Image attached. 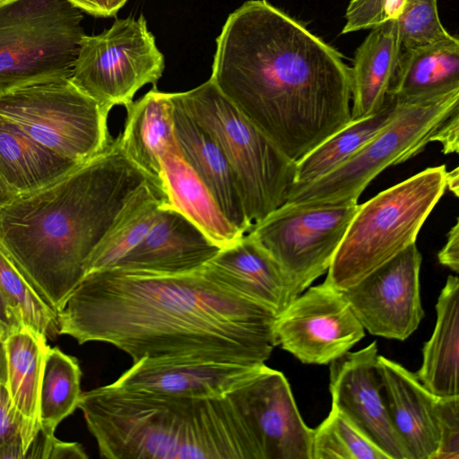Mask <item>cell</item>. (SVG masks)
I'll return each mask as SVG.
<instances>
[{
    "instance_id": "6",
    "label": "cell",
    "mask_w": 459,
    "mask_h": 459,
    "mask_svg": "<svg viewBox=\"0 0 459 459\" xmlns=\"http://www.w3.org/2000/svg\"><path fill=\"white\" fill-rule=\"evenodd\" d=\"M396 116L357 153L307 184H293L287 203H358L369 183L439 142L443 152H458L459 90L429 102L399 105Z\"/></svg>"
},
{
    "instance_id": "34",
    "label": "cell",
    "mask_w": 459,
    "mask_h": 459,
    "mask_svg": "<svg viewBox=\"0 0 459 459\" xmlns=\"http://www.w3.org/2000/svg\"><path fill=\"white\" fill-rule=\"evenodd\" d=\"M406 3L407 0H351L341 34L375 29L388 21L397 20Z\"/></svg>"
},
{
    "instance_id": "28",
    "label": "cell",
    "mask_w": 459,
    "mask_h": 459,
    "mask_svg": "<svg viewBox=\"0 0 459 459\" xmlns=\"http://www.w3.org/2000/svg\"><path fill=\"white\" fill-rule=\"evenodd\" d=\"M166 203L165 193L152 182L141 186L84 262V275L115 267L143 240Z\"/></svg>"
},
{
    "instance_id": "20",
    "label": "cell",
    "mask_w": 459,
    "mask_h": 459,
    "mask_svg": "<svg viewBox=\"0 0 459 459\" xmlns=\"http://www.w3.org/2000/svg\"><path fill=\"white\" fill-rule=\"evenodd\" d=\"M172 103L175 138L182 155L229 221L242 233H247L251 227L237 179L225 155L205 129L173 100Z\"/></svg>"
},
{
    "instance_id": "22",
    "label": "cell",
    "mask_w": 459,
    "mask_h": 459,
    "mask_svg": "<svg viewBox=\"0 0 459 459\" xmlns=\"http://www.w3.org/2000/svg\"><path fill=\"white\" fill-rule=\"evenodd\" d=\"M125 108L124 129L117 136L120 148L163 191L160 157L176 141L170 92L160 91L155 85Z\"/></svg>"
},
{
    "instance_id": "23",
    "label": "cell",
    "mask_w": 459,
    "mask_h": 459,
    "mask_svg": "<svg viewBox=\"0 0 459 459\" xmlns=\"http://www.w3.org/2000/svg\"><path fill=\"white\" fill-rule=\"evenodd\" d=\"M160 168L168 204L195 224L221 249L244 235L226 218L210 190L182 155L176 141L161 155Z\"/></svg>"
},
{
    "instance_id": "4",
    "label": "cell",
    "mask_w": 459,
    "mask_h": 459,
    "mask_svg": "<svg viewBox=\"0 0 459 459\" xmlns=\"http://www.w3.org/2000/svg\"><path fill=\"white\" fill-rule=\"evenodd\" d=\"M246 383L221 397L109 384L82 393L78 408L103 458L265 459L247 408Z\"/></svg>"
},
{
    "instance_id": "8",
    "label": "cell",
    "mask_w": 459,
    "mask_h": 459,
    "mask_svg": "<svg viewBox=\"0 0 459 459\" xmlns=\"http://www.w3.org/2000/svg\"><path fill=\"white\" fill-rule=\"evenodd\" d=\"M82 11L67 0L0 4V96L69 79L85 35Z\"/></svg>"
},
{
    "instance_id": "40",
    "label": "cell",
    "mask_w": 459,
    "mask_h": 459,
    "mask_svg": "<svg viewBox=\"0 0 459 459\" xmlns=\"http://www.w3.org/2000/svg\"><path fill=\"white\" fill-rule=\"evenodd\" d=\"M439 263L455 273L459 271V222L458 220L447 234V240L437 255Z\"/></svg>"
},
{
    "instance_id": "13",
    "label": "cell",
    "mask_w": 459,
    "mask_h": 459,
    "mask_svg": "<svg viewBox=\"0 0 459 459\" xmlns=\"http://www.w3.org/2000/svg\"><path fill=\"white\" fill-rule=\"evenodd\" d=\"M421 261L414 243L342 291L369 333L404 341L418 328L424 316L420 295Z\"/></svg>"
},
{
    "instance_id": "30",
    "label": "cell",
    "mask_w": 459,
    "mask_h": 459,
    "mask_svg": "<svg viewBox=\"0 0 459 459\" xmlns=\"http://www.w3.org/2000/svg\"><path fill=\"white\" fill-rule=\"evenodd\" d=\"M78 360L58 347H48L39 393L40 431L53 436L57 425L78 408L82 396Z\"/></svg>"
},
{
    "instance_id": "43",
    "label": "cell",
    "mask_w": 459,
    "mask_h": 459,
    "mask_svg": "<svg viewBox=\"0 0 459 459\" xmlns=\"http://www.w3.org/2000/svg\"><path fill=\"white\" fill-rule=\"evenodd\" d=\"M16 196L0 175V208Z\"/></svg>"
},
{
    "instance_id": "16",
    "label": "cell",
    "mask_w": 459,
    "mask_h": 459,
    "mask_svg": "<svg viewBox=\"0 0 459 459\" xmlns=\"http://www.w3.org/2000/svg\"><path fill=\"white\" fill-rule=\"evenodd\" d=\"M247 408L265 459H312V435L284 375L264 364L246 383Z\"/></svg>"
},
{
    "instance_id": "7",
    "label": "cell",
    "mask_w": 459,
    "mask_h": 459,
    "mask_svg": "<svg viewBox=\"0 0 459 459\" xmlns=\"http://www.w3.org/2000/svg\"><path fill=\"white\" fill-rule=\"evenodd\" d=\"M217 143L237 179L251 227L286 203L295 180L289 160L215 86L211 79L182 92H170Z\"/></svg>"
},
{
    "instance_id": "37",
    "label": "cell",
    "mask_w": 459,
    "mask_h": 459,
    "mask_svg": "<svg viewBox=\"0 0 459 459\" xmlns=\"http://www.w3.org/2000/svg\"><path fill=\"white\" fill-rule=\"evenodd\" d=\"M22 420L17 413L6 384L0 382V447L22 437Z\"/></svg>"
},
{
    "instance_id": "33",
    "label": "cell",
    "mask_w": 459,
    "mask_h": 459,
    "mask_svg": "<svg viewBox=\"0 0 459 459\" xmlns=\"http://www.w3.org/2000/svg\"><path fill=\"white\" fill-rule=\"evenodd\" d=\"M396 22L403 49L429 45L451 35L440 21L437 0H407Z\"/></svg>"
},
{
    "instance_id": "3",
    "label": "cell",
    "mask_w": 459,
    "mask_h": 459,
    "mask_svg": "<svg viewBox=\"0 0 459 459\" xmlns=\"http://www.w3.org/2000/svg\"><path fill=\"white\" fill-rule=\"evenodd\" d=\"M148 181L117 137L100 154L3 205L0 244L58 312L83 278L86 259Z\"/></svg>"
},
{
    "instance_id": "25",
    "label": "cell",
    "mask_w": 459,
    "mask_h": 459,
    "mask_svg": "<svg viewBox=\"0 0 459 459\" xmlns=\"http://www.w3.org/2000/svg\"><path fill=\"white\" fill-rule=\"evenodd\" d=\"M6 385L13 404L22 420L21 431L25 453L40 429L39 393L47 339L30 328L11 333L4 341Z\"/></svg>"
},
{
    "instance_id": "44",
    "label": "cell",
    "mask_w": 459,
    "mask_h": 459,
    "mask_svg": "<svg viewBox=\"0 0 459 459\" xmlns=\"http://www.w3.org/2000/svg\"><path fill=\"white\" fill-rule=\"evenodd\" d=\"M5 1H8V0H0V4H1V3H4V2H5Z\"/></svg>"
},
{
    "instance_id": "15",
    "label": "cell",
    "mask_w": 459,
    "mask_h": 459,
    "mask_svg": "<svg viewBox=\"0 0 459 459\" xmlns=\"http://www.w3.org/2000/svg\"><path fill=\"white\" fill-rule=\"evenodd\" d=\"M263 365L190 357L143 358L111 384L165 395L221 397L246 383Z\"/></svg>"
},
{
    "instance_id": "38",
    "label": "cell",
    "mask_w": 459,
    "mask_h": 459,
    "mask_svg": "<svg viewBox=\"0 0 459 459\" xmlns=\"http://www.w3.org/2000/svg\"><path fill=\"white\" fill-rule=\"evenodd\" d=\"M73 5L97 17H112L128 0H67Z\"/></svg>"
},
{
    "instance_id": "26",
    "label": "cell",
    "mask_w": 459,
    "mask_h": 459,
    "mask_svg": "<svg viewBox=\"0 0 459 459\" xmlns=\"http://www.w3.org/2000/svg\"><path fill=\"white\" fill-rule=\"evenodd\" d=\"M437 321L425 342L422 364L415 374L434 395L447 397L458 393L459 279L449 275L436 305Z\"/></svg>"
},
{
    "instance_id": "12",
    "label": "cell",
    "mask_w": 459,
    "mask_h": 459,
    "mask_svg": "<svg viewBox=\"0 0 459 459\" xmlns=\"http://www.w3.org/2000/svg\"><path fill=\"white\" fill-rule=\"evenodd\" d=\"M342 291L327 281L296 297L277 316V345L305 364H329L365 335Z\"/></svg>"
},
{
    "instance_id": "9",
    "label": "cell",
    "mask_w": 459,
    "mask_h": 459,
    "mask_svg": "<svg viewBox=\"0 0 459 459\" xmlns=\"http://www.w3.org/2000/svg\"><path fill=\"white\" fill-rule=\"evenodd\" d=\"M108 112L69 79L36 83L0 96V117L39 144L84 162L111 144Z\"/></svg>"
},
{
    "instance_id": "11",
    "label": "cell",
    "mask_w": 459,
    "mask_h": 459,
    "mask_svg": "<svg viewBox=\"0 0 459 459\" xmlns=\"http://www.w3.org/2000/svg\"><path fill=\"white\" fill-rule=\"evenodd\" d=\"M358 203H284L247 232L280 264L295 297L325 273Z\"/></svg>"
},
{
    "instance_id": "24",
    "label": "cell",
    "mask_w": 459,
    "mask_h": 459,
    "mask_svg": "<svg viewBox=\"0 0 459 459\" xmlns=\"http://www.w3.org/2000/svg\"><path fill=\"white\" fill-rule=\"evenodd\" d=\"M396 20L372 29L356 49L351 74V119L377 112L385 103L402 53Z\"/></svg>"
},
{
    "instance_id": "21",
    "label": "cell",
    "mask_w": 459,
    "mask_h": 459,
    "mask_svg": "<svg viewBox=\"0 0 459 459\" xmlns=\"http://www.w3.org/2000/svg\"><path fill=\"white\" fill-rule=\"evenodd\" d=\"M456 90H459V39L450 35L429 45L403 49L388 97L398 105H415Z\"/></svg>"
},
{
    "instance_id": "19",
    "label": "cell",
    "mask_w": 459,
    "mask_h": 459,
    "mask_svg": "<svg viewBox=\"0 0 459 459\" xmlns=\"http://www.w3.org/2000/svg\"><path fill=\"white\" fill-rule=\"evenodd\" d=\"M383 394L393 427L410 459H433L438 448V397L396 361L377 356Z\"/></svg>"
},
{
    "instance_id": "27",
    "label": "cell",
    "mask_w": 459,
    "mask_h": 459,
    "mask_svg": "<svg viewBox=\"0 0 459 459\" xmlns=\"http://www.w3.org/2000/svg\"><path fill=\"white\" fill-rule=\"evenodd\" d=\"M78 164L39 144L0 117V175L16 195L53 182Z\"/></svg>"
},
{
    "instance_id": "31",
    "label": "cell",
    "mask_w": 459,
    "mask_h": 459,
    "mask_svg": "<svg viewBox=\"0 0 459 459\" xmlns=\"http://www.w3.org/2000/svg\"><path fill=\"white\" fill-rule=\"evenodd\" d=\"M0 290L22 315L25 327L46 339L59 335L57 311L0 244Z\"/></svg>"
},
{
    "instance_id": "2",
    "label": "cell",
    "mask_w": 459,
    "mask_h": 459,
    "mask_svg": "<svg viewBox=\"0 0 459 459\" xmlns=\"http://www.w3.org/2000/svg\"><path fill=\"white\" fill-rule=\"evenodd\" d=\"M212 70L219 91L295 163L352 120L342 54L266 0L228 16Z\"/></svg>"
},
{
    "instance_id": "35",
    "label": "cell",
    "mask_w": 459,
    "mask_h": 459,
    "mask_svg": "<svg viewBox=\"0 0 459 459\" xmlns=\"http://www.w3.org/2000/svg\"><path fill=\"white\" fill-rule=\"evenodd\" d=\"M438 448L433 459H459V395L438 397Z\"/></svg>"
},
{
    "instance_id": "36",
    "label": "cell",
    "mask_w": 459,
    "mask_h": 459,
    "mask_svg": "<svg viewBox=\"0 0 459 459\" xmlns=\"http://www.w3.org/2000/svg\"><path fill=\"white\" fill-rule=\"evenodd\" d=\"M24 458L86 459L83 447L76 442H64L40 430L28 447Z\"/></svg>"
},
{
    "instance_id": "17",
    "label": "cell",
    "mask_w": 459,
    "mask_h": 459,
    "mask_svg": "<svg viewBox=\"0 0 459 459\" xmlns=\"http://www.w3.org/2000/svg\"><path fill=\"white\" fill-rule=\"evenodd\" d=\"M220 250L202 230L166 203L143 240L115 267L185 273L201 269Z\"/></svg>"
},
{
    "instance_id": "10",
    "label": "cell",
    "mask_w": 459,
    "mask_h": 459,
    "mask_svg": "<svg viewBox=\"0 0 459 459\" xmlns=\"http://www.w3.org/2000/svg\"><path fill=\"white\" fill-rule=\"evenodd\" d=\"M164 67L145 18L130 16L82 38L70 80L109 113L131 103L144 85L155 86Z\"/></svg>"
},
{
    "instance_id": "5",
    "label": "cell",
    "mask_w": 459,
    "mask_h": 459,
    "mask_svg": "<svg viewBox=\"0 0 459 459\" xmlns=\"http://www.w3.org/2000/svg\"><path fill=\"white\" fill-rule=\"evenodd\" d=\"M446 172L445 165L427 168L359 204L325 281L345 290L416 243L446 189Z\"/></svg>"
},
{
    "instance_id": "41",
    "label": "cell",
    "mask_w": 459,
    "mask_h": 459,
    "mask_svg": "<svg viewBox=\"0 0 459 459\" xmlns=\"http://www.w3.org/2000/svg\"><path fill=\"white\" fill-rule=\"evenodd\" d=\"M7 381V362L4 339L0 333V382L6 384Z\"/></svg>"
},
{
    "instance_id": "29",
    "label": "cell",
    "mask_w": 459,
    "mask_h": 459,
    "mask_svg": "<svg viewBox=\"0 0 459 459\" xmlns=\"http://www.w3.org/2000/svg\"><path fill=\"white\" fill-rule=\"evenodd\" d=\"M399 107L387 96L385 105L377 112L352 119L295 163L293 184L310 183L344 163L392 121Z\"/></svg>"
},
{
    "instance_id": "42",
    "label": "cell",
    "mask_w": 459,
    "mask_h": 459,
    "mask_svg": "<svg viewBox=\"0 0 459 459\" xmlns=\"http://www.w3.org/2000/svg\"><path fill=\"white\" fill-rule=\"evenodd\" d=\"M455 168L452 171L446 172V188L452 191L455 196H459V171Z\"/></svg>"
},
{
    "instance_id": "1",
    "label": "cell",
    "mask_w": 459,
    "mask_h": 459,
    "mask_svg": "<svg viewBox=\"0 0 459 459\" xmlns=\"http://www.w3.org/2000/svg\"><path fill=\"white\" fill-rule=\"evenodd\" d=\"M277 315L202 269L166 274L113 267L83 276L57 312L59 335L143 358L264 364Z\"/></svg>"
},
{
    "instance_id": "32",
    "label": "cell",
    "mask_w": 459,
    "mask_h": 459,
    "mask_svg": "<svg viewBox=\"0 0 459 459\" xmlns=\"http://www.w3.org/2000/svg\"><path fill=\"white\" fill-rule=\"evenodd\" d=\"M312 459H389L334 407L312 435Z\"/></svg>"
},
{
    "instance_id": "39",
    "label": "cell",
    "mask_w": 459,
    "mask_h": 459,
    "mask_svg": "<svg viewBox=\"0 0 459 459\" xmlns=\"http://www.w3.org/2000/svg\"><path fill=\"white\" fill-rule=\"evenodd\" d=\"M25 327L22 315L13 307L0 290V333L5 339L13 333Z\"/></svg>"
},
{
    "instance_id": "18",
    "label": "cell",
    "mask_w": 459,
    "mask_h": 459,
    "mask_svg": "<svg viewBox=\"0 0 459 459\" xmlns=\"http://www.w3.org/2000/svg\"><path fill=\"white\" fill-rule=\"evenodd\" d=\"M201 269L215 281L277 316L296 298L282 268L248 233L221 248Z\"/></svg>"
},
{
    "instance_id": "14",
    "label": "cell",
    "mask_w": 459,
    "mask_h": 459,
    "mask_svg": "<svg viewBox=\"0 0 459 459\" xmlns=\"http://www.w3.org/2000/svg\"><path fill=\"white\" fill-rule=\"evenodd\" d=\"M377 351L374 341L329 363L332 407L347 417L389 459H410L388 413L377 366Z\"/></svg>"
}]
</instances>
